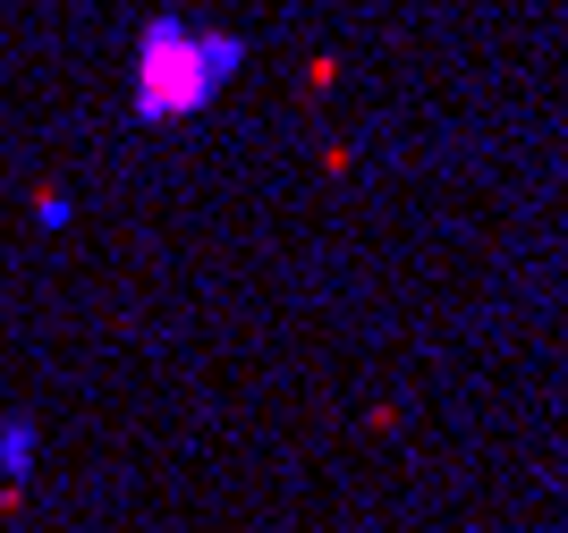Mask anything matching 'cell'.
<instances>
[{
	"mask_svg": "<svg viewBox=\"0 0 568 533\" xmlns=\"http://www.w3.org/2000/svg\"><path fill=\"white\" fill-rule=\"evenodd\" d=\"M246 69V43L221 34V25H187V18H144L136 34V119L144 127H170V119H195L204 102H221V85Z\"/></svg>",
	"mask_w": 568,
	"mask_h": 533,
	"instance_id": "6da1fadb",
	"label": "cell"
},
{
	"mask_svg": "<svg viewBox=\"0 0 568 533\" xmlns=\"http://www.w3.org/2000/svg\"><path fill=\"white\" fill-rule=\"evenodd\" d=\"M26 474H34V423H26V416H9V423H0V483L18 491Z\"/></svg>",
	"mask_w": 568,
	"mask_h": 533,
	"instance_id": "7a4b0ae2",
	"label": "cell"
},
{
	"mask_svg": "<svg viewBox=\"0 0 568 533\" xmlns=\"http://www.w3.org/2000/svg\"><path fill=\"white\" fill-rule=\"evenodd\" d=\"M34 221H43V229H69V195H60V186H43V195H34Z\"/></svg>",
	"mask_w": 568,
	"mask_h": 533,
	"instance_id": "3957f363",
	"label": "cell"
}]
</instances>
